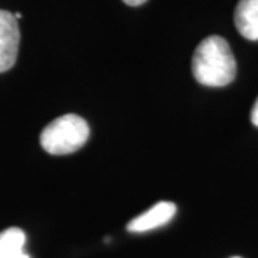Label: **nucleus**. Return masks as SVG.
I'll list each match as a JSON object with an SVG mask.
<instances>
[{"label":"nucleus","instance_id":"obj_1","mask_svg":"<svg viewBox=\"0 0 258 258\" xmlns=\"http://www.w3.org/2000/svg\"><path fill=\"white\" fill-rule=\"evenodd\" d=\"M194 78L204 86L222 88L237 75V62L228 42L221 36H210L197 46L192 56Z\"/></svg>","mask_w":258,"mask_h":258},{"label":"nucleus","instance_id":"obj_2","mask_svg":"<svg viewBox=\"0 0 258 258\" xmlns=\"http://www.w3.org/2000/svg\"><path fill=\"white\" fill-rule=\"evenodd\" d=\"M89 138L86 120L68 113L47 123L40 134V145L50 155H68L81 149Z\"/></svg>","mask_w":258,"mask_h":258},{"label":"nucleus","instance_id":"obj_3","mask_svg":"<svg viewBox=\"0 0 258 258\" xmlns=\"http://www.w3.org/2000/svg\"><path fill=\"white\" fill-rule=\"evenodd\" d=\"M19 42L18 19L8 10L0 9V74L12 69L16 63Z\"/></svg>","mask_w":258,"mask_h":258},{"label":"nucleus","instance_id":"obj_4","mask_svg":"<svg viewBox=\"0 0 258 258\" xmlns=\"http://www.w3.org/2000/svg\"><path fill=\"white\" fill-rule=\"evenodd\" d=\"M176 214V205L169 201H161L152 205L148 211L138 215L128 224L129 232L142 234L148 231L157 230L171 221Z\"/></svg>","mask_w":258,"mask_h":258},{"label":"nucleus","instance_id":"obj_5","mask_svg":"<svg viewBox=\"0 0 258 258\" xmlns=\"http://www.w3.org/2000/svg\"><path fill=\"white\" fill-rule=\"evenodd\" d=\"M234 22L245 39L258 40V0H240L235 8Z\"/></svg>","mask_w":258,"mask_h":258},{"label":"nucleus","instance_id":"obj_6","mask_svg":"<svg viewBox=\"0 0 258 258\" xmlns=\"http://www.w3.org/2000/svg\"><path fill=\"white\" fill-rule=\"evenodd\" d=\"M26 234L18 227L0 232V258H30L25 251Z\"/></svg>","mask_w":258,"mask_h":258},{"label":"nucleus","instance_id":"obj_7","mask_svg":"<svg viewBox=\"0 0 258 258\" xmlns=\"http://www.w3.org/2000/svg\"><path fill=\"white\" fill-rule=\"evenodd\" d=\"M251 122L258 126V98L255 103H254V106H252V111H251Z\"/></svg>","mask_w":258,"mask_h":258},{"label":"nucleus","instance_id":"obj_8","mask_svg":"<svg viewBox=\"0 0 258 258\" xmlns=\"http://www.w3.org/2000/svg\"><path fill=\"white\" fill-rule=\"evenodd\" d=\"M128 6H139L142 3H145L147 0H123Z\"/></svg>","mask_w":258,"mask_h":258},{"label":"nucleus","instance_id":"obj_9","mask_svg":"<svg viewBox=\"0 0 258 258\" xmlns=\"http://www.w3.org/2000/svg\"><path fill=\"white\" fill-rule=\"evenodd\" d=\"M232 258H240V257H232Z\"/></svg>","mask_w":258,"mask_h":258}]
</instances>
